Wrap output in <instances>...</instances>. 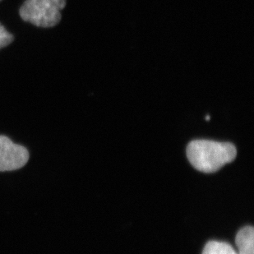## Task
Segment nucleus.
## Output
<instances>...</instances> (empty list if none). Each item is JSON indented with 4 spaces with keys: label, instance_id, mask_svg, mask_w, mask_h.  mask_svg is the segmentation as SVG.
Listing matches in <instances>:
<instances>
[{
    "label": "nucleus",
    "instance_id": "f257e3e1",
    "mask_svg": "<svg viewBox=\"0 0 254 254\" xmlns=\"http://www.w3.org/2000/svg\"><path fill=\"white\" fill-rule=\"evenodd\" d=\"M237 150L230 142L211 140H194L188 145L187 156L196 170L203 173H214L226 164L232 162Z\"/></svg>",
    "mask_w": 254,
    "mask_h": 254
},
{
    "label": "nucleus",
    "instance_id": "0eeeda50",
    "mask_svg": "<svg viewBox=\"0 0 254 254\" xmlns=\"http://www.w3.org/2000/svg\"><path fill=\"white\" fill-rule=\"evenodd\" d=\"M206 120H210V116H208V115H207V116H206Z\"/></svg>",
    "mask_w": 254,
    "mask_h": 254
},
{
    "label": "nucleus",
    "instance_id": "39448f33",
    "mask_svg": "<svg viewBox=\"0 0 254 254\" xmlns=\"http://www.w3.org/2000/svg\"><path fill=\"white\" fill-rule=\"evenodd\" d=\"M201 254H238L235 249L226 242L209 241Z\"/></svg>",
    "mask_w": 254,
    "mask_h": 254
},
{
    "label": "nucleus",
    "instance_id": "423d86ee",
    "mask_svg": "<svg viewBox=\"0 0 254 254\" xmlns=\"http://www.w3.org/2000/svg\"><path fill=\"white\" fill-rule=\"evenodd\" d=\"M14 37L0 23V50L12 43Z\"/></svg>",
    "mask_w": 254,
    "mask_h": 254
},
{
    "label": "nucleus",
    "instance_id": "20e7f679",
    "mask_svg": "<svg viewBox=\"0 0 254 254\" xmlns=\"http://www.w3.org/2000/svg\"><path fill=\"white\" fill-rule=\"evenodd\" d=\"M235 244L238 254H254V229L253 226H245L237 233Z\"/></svg>",
    "mask_w": 254,
    "mask_h": 254
},
{
    "label": "nucleus",
    "instance_id": "7ed1b4c3",
    "mask_svg": "<svg viewBox=\"0 0 254 254\" xmlns=\"http://www.w3.org/2000/svg\"><path fill=\"white\" fill-rule=\"evenodd\" d=\"M29 160L27 149L0 136V172L12 171L23 167Z\"/></svg>",
    "mask_w": 254,
    "mask_h": 254
},
{
    "label": "nucleus",
    "instance_id": "f03ea898",
    "mask_svg": "<svg viewBox=\"0 0 254 254\" xmlns=\"http://www.w3.org/2000/svg\"><path fill=\"white\" fill-rule=\"evenodd\" d=\"M65 5L66 0H26L20 8V16L36 27H53L60 22V11Z\"/></svg>",
    "mask_w": 254,
    "mask_h": 254
}]
</instances>
